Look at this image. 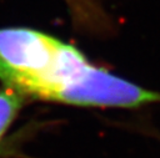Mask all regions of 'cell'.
<instances>
[{
  "label": "cell",
  "mask_w": 160,
  "mask_h": 158,
  "mask_svg": "<svg viewBox=\"0 0 160 158\" xmlns=\"http://www.w3.org/2000/svg\"><path fill=\"white\" fill-rule=\"evenodd\" d=\"M64 42L31 29H0V80L22 96L38 98Z\"/></svg>",
  "instance_id": "6da1fadb"
},
{
  "label": "cell",
  "mask_w": 160,
  "mask_h": 158,
  "mask_svg": "<svg viewBox=\"0 0 160 158\" xmlns=\"http://www.w3.org/2000/svg\"><path fill=\"white\" fill-rule=\"evenodd\" d=\"M24 97L25 96H22L19 91L9 86L0 90V141L16 118L22 106Z\"/></svg>",
  "instance_id": "7a4b0ae2"
}]
</instances>
